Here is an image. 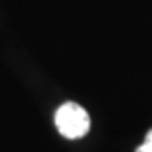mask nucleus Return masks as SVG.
<instances>
[{
	"label": "nucleus",
	"instance_id": "obj_1",
	"mask_svg": "<svg viewBox=\"0 0 152 152\" xmlns=\"http://www.w3.org/2000/svg\"><path fill=\"white\" fill-rule=\"evenodd\" d=\"M54 124L56 129L63 137L75 140V139H81L90 132V115L81 105L75 103V102H66L56 110L54 115Z\"/></svg>",
	"mask_w": 152,
	"mask_h": 152
},
{
	"label": "nucleus",
	"instance_id": "obj_2",
	"mask_svg": "<svg viewBox=\"0 0 152 152\" xmlns=\"http://www.w3.org/2000/svg\"><path fill=\"white\" fill-rule=\"evenodd\" d=\"M135 152H152V129L147 132V135H145V139H144V142L137 147Z\"/></svg>",
	"mask_w": 152,
	"mask_h": 152
}]
</instances>
